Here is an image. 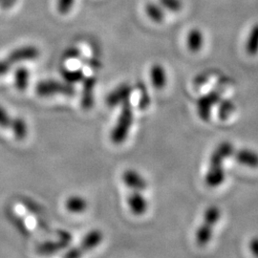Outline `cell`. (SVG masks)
Here are the masks:
<instances>
[{"instance_id":"1","label":"cell","mask_w":258,"mask_h":258,"mask_svg":"<svg viewBox=\"0 0 258 258\" xmlns=\"http://www.w3.org/2000/svg\"><path fill=\"white\" fill-rule=\"evenodd\" d=\"M133 107L131 102L127 100L122 103L117 122L111 131L110 139L112 143L115 145H120L127 139L130 129L133 124Z\"/></svg>"},{"instance_id":"2","label":"cell","mask_w":258,"mask_h":258,"mask_svg":"<svg viewBox=\"0 0 258 258\" xmlns=\"http://www.w3.org/2000/svg\"><path fill=\"white\" fill-rule=\"evenodd\" d=\"M103 240V233L100 230L89 231L82 240L81 244L75 248L69 249L64 254L65 257H80L87 251L97 248Z\"/></svg>"},{"instance_id":"3","label":"cell","mask_w":258,"mask_h":258,"mask_svg":"<svg viewBox=\"0 0 258 258\" xmlns=\"http://www.w3.org/2000/svg\"><path fill=\"white\" fill-rule=\"evenodd\" d=\"M36 92L40 97H48L53 95H64L73 96L76 93V88L72 83H61L57 81H43L37 83Z\"/></svg>"},{"instance_id":"4","label":"cell","mask_w":258,"mask_h":258,"mask_svg":"<svg viewBox=\"0 0 258 258\" xmlns=\"http://www.w3.org/2000/svg\"><path fill=\"white\" fill-rule=\"evenodd\" d=\"M39 55H40V50L38 49V47L28 44V45L19 46L12 50L6 58L12 64L15 65L35 60Z\"/></svg>"},{"instance_id":"5","label":"cell","mask_w":258,"mask_h":258,"mask_svg":"<svg viewBox=\"0 0 258 258\" xmlns=\"http://www.w3.org/2000/svg\"><path fill=\"white\" fill-rule=\"evenodd\" d=\"M221 92L220 90H213L201 97L197 102V110L199 117L204 120L208 121L211 118L212 108L214 104L220 101Z\"/></svg>"},{"instance_id":"6","label":"cell","mask_w":258,"mask_h":258,"mask_svg":"<svg viewBox=\"0 0 258 258\" xmlns=\"http://www.w3.org/2000/svg\"><path fill=\"white\" fill-rule=\"evenodd\" d=\"M72 239V236L67 231H60V239L57 241H47L43 242L40 245H38L37 251L40 254H52L58 250L65 249L70 241Z\"/></svg>"},{"instance_id":"7","label":"cell","mask_w":258,"mask_h":258,"mask_svg":"<svg viewBox=\"0 0 258 258\" xmlns=\"http://www.w3.org/2000/svg\"><path fill=\"white\" fill-rule=\"evenodd\" d=\"M134 91V87L129 83H122L108 94L106 104L109 107H117L129 100V97Z\"/></svg>"},{"instance_id":"8","label":"cell","mask_w":258,"mask_h":258,"mask_svg":"<svg viewBox=\"0 0 258 258\" xmlns=\"http://www.w3.org/2000/svg\"><path fill=\"white\" fill-rule=\"evenodd\" d=\"M83 82V87L81 104L84 110H89L94 105V92H95L94 90L97 84V78L96 77L84 78Z\"/></svg>"},{"instance_id":"9","label":"cell","mask_w":258,"mask_h":258,"mask_svg":"<svg viewBox=\"0 0 258 258\" xmlns=\"http://www.w3.org/2000/svg\"><path fill=\"white\" fill-rule=\"evenodd\" d=\"M234 148L230 142H223L214 149L210 158V166H223L224 161L234 154Z\"/></svg>"},{"instance_id":"10","label":"cell","mask_w":258,"mask_h":258,"mask_svg":"<svg viewBox=\"0 0 258 258\" xmlns=\"http://www.w3.org/2000/svg\"><path fill=\"white\" fill-rule=\"evenodd\" d=\"M122 181L125 185L133 190L144 191L148 187L147 180L134 169H126L122 173Z\"/></svg>"},{"instance_id":"11","label":"cell","mask_w":258,"mask_h":258,"mask_svg":"<svg viewBox=\"0 0 258 258\" xmlns=\"http://www.w3.org/2000/svg\"><path fill=\"white\" fill-rule=\"evenodd\" d=\"M127 204L130 211L135 215H143L148 211V200L140 194L139 190H134L132 194H129Z\"/></svg>"},{"instance_id":"12","label":"cell","mask_w":258,"mask_h":258,"mask_svg":"<svg viewBox=\"0 0 258 258\" xmlns=\"http://www.w3.org/2000/svg\"><path fill=\"white\" fill-rule=\"evenodd\" d=\"M235 160L243 166L250 168L258 167V153L249 148H242L234 153Z\"/></svg>"},{"instance_id":"13","label":"cell","mask_w":258,"mask_h":258,"mask_svg":"<svg viewBox=\"0 0 258 258\" xmlns=\"http://www.w3.org/2000/svg\"><path fill=\"white\" fill-rule=\"evenodd\" d=\"M226 175L223 166H210L205 176V182L211 187H216L223 184Z\"/></svg>"},{"instance_id":"14","label":"cell","mask_w":258,"mask_h":258,"mask_svg":"<svg viewBox=\"0 0 258 258\" xmlns=\"http://www.w3.org/2000/svg\"><path fill=\"white\" fill-rule=\"evenodd\" d=\"M150 80L154 88L162 89L166 86L167 77L164 66L160 63H154L151 66L150 71Z\"/></svg>"},{"instance_id":"15","label":"cell","mask_w":258,"mask_h":258,"mask_svg":"<svg viewBox=\"0 0 258 258\" xmlns=\"http://www.w3.org/2000/svg\"><path fill=\"white\" fill-rule=\"evenodd\" d=\"M166 10L159 2L149 1L145 6V12L148 19L155 23H162L166 19Z\"/></svg>"},{"instance_id":"16","label":"cell","mask_w":258,"mask_h":258,"mask_svg":"<svg viewBox=\"0 0 258 258\" xmlns=\"http://www.w3.org/2000/svg\"><path fill=\"white\" fill-rule=\"evenodd\" d=\"M204 45V35L201 30L194 28L186 36V46L192 53L199 52Z\"/></svg>"},{"instance_id":"17","label":"cell","mask_w":258,"mask_h":258,"mask_svg":"<svg viewBox=\"0 0 258 258\" xmlns=\"http://www.w3.org/2000/svg\"><path fill=\"white\" fill-rule=\"evenodd\" d=\"M88 203L86 199L79 195L70 196L65 202L66 210L71 213H82L86 211Z\"/></svg>"},{"instance_id":"18","label":"cell","mask_w":258,"mask_h":258,"mask_svg":"<svg viewBox=\"0 0 258 258\" xmlns=\"http://www.w3.org/2000/svg\"><path fill=\"white\" fill-rule=\"evenodd\" d=\"M212 233H213V227L204 222L196 231L195 238H196L197 245L200 247L207 246L208 243L212 239Z\"/></svg>"},{"instance_id":"19","label":"cell","mask_w":258,"mask_h":258,"mask_svg":"<svg viewBox=\"0 0 258 258\" xmlns=\"http://www.w3.org/2000/svg\"><path fill=\"white\" fill-rule=\"evenodd\" d=\"M246 52L249 55L258 54V23H255L249 31L246 41Z\"/></svg>"},{"instance_id":"20","label":"cell","mask_w":258,"mask_h":258,"mask_svg":"<svg viewBox=\"0 0 258 258\" xmlns=\"http://www.w3.org/2000/svg\"><path fill=\"white\" fill-rule=\"evenodd\" d=\"M10 129L18 140H24L28 135V125L24 119L20 117H14Z\"/></svg>"},{"instance_id":"21","label":"cell","mask_w":258,"mask_h":258,"mask_svg":"<svg viewBox=\"0 0 258 258\" xmlns=\"http://www.w3.org/2000/svg\"><path fill=\"white\" fill-rule=\"evenodd\" d=\"M30 81V71L25 67H19L15 72V85L19 91L27 88Z\"/></svg>"},{"instance_id":"22","label":"cell","mask_w":258,"mask_h":258,"mask_svg":"<svg viewBox=\"0 0 258 258\" xmlns=\"http://www.w3.org/2000/svg\"><path fill=\"white\" fill-rule=\"evenodd\" d=\"M136 87L138 88L139 92H140V101H139V108L141 110H146L147 108L149 107L150 103H151V99L149 97L148 94V87L146 85V83L142 81H140L137 84Z\"/></svg>"},{"instance_id":"23","label":"cell","mask_w":258,"mask_h":258,"mask_svg":"<svg viewBox=\"0 0 258 258\" xmlns=\"http://www.w3.org/2000/svg\"><path fill=\"white\" fill-rule=\"evenodd\" d=\"M220 217H221L220 209L216 206H212V207H209L204 213V222L213 227L217 222L219 221Z\"/></svg>"},{"instance_id":"24","label":"cell","mask_w":258,"mask_h":258,"mask_svg":"<svg viewBox=\"0 0 258 258\" xmlns=\"http://www.w3.org/2000/svg\"><path fill=\"white\" fill-rule=\"evenodd\" d=\"M235 110V105L231 100H223L218 108V117L222 120H227Z\"/></svg>"},{"instance_id":"25","label":"cell","mask_w":258,"mask_h":258,"mask_svg":"<svg viewBox=\"0 0 258 258\" xmlns=\"http://www.w3.org/2000/svg\"><path fill=\"white\" fill-rule=\"evenodd\" d=\"M61 75L63 77L65 81L69 83H81L84 80V74L83 71L78 69V70H63L61 72Z\"/></svg>"},{"instance_id":"26","label":"cell","mask_w":258,"mask_h":258,"mask_svg":"<svg viewBox=\"0 0 258 258\" xmlns=\"http://www.w3.org/2000/svg\"><path fill=\"white\" fill-rule=\"evenodd\" d=\"M163 8L172 13H178L184 7L183 0H158Z\"/></svg>"},{"instance_id":"27","label":"cell","mask_w":258,"mask_h":258,"mask_svg":"<svg viewBox=\"0 0 258 258\" xmlns=\"http://www.w3.org/2000/svg\"><path fill=\"white\" fill-rule=\"evenodd\" d=\"M76 0H56L55 8L58 14L66 16L74 8Z\"/></svg>"},{"instance_id":"28","label":"cell","mask_w":258,"mask_h":258,"mask_svg":"<svg viewBox=\"0 0 258 258\" xmlns=\"http://www.w3.org/2000/svg\"><path fill=\"white\" fill-rule=\"evenodd\" d=\"M13 120H14V117L10 115L9 112L4 107L0 106V127L10 129Z\"/></svg>"},{"instance_id":"29","label":"cell","mask_w":258,"mask_h":258,"mask_svg":"<svg viewBox=\"0 0 258 258\" xmlns=\"http://www.w3.org/2000/svg\"><path fill=\"white\" fill-rule=\"evenodd\" d=\"M12 66H13V64L10 62L6 57L0 59V77L7 74L10 70L12 69Z\"/></svg>"},{"instance_id":"30","label":"cell","mask_w":258,"mask_h":258,"mask_svg":"<svg viewBox=\"0 0 258 258\" xmlns=\"http://www.w3.org/2000/svg\"><path fill=\"white\" fill-rule=\"evenodd\" d=\"M81 55V51L77 47H72L69 48L67 51H65L64 57L66 59H73V58H78Z\"/></svg>"},{"instance_id":"31","label":"cell","mask_w":258,"mask_h":258,"mask_svg":"<svg viewBox=\"0 0 258 258\" xmlns=\"http://www.w3.org/2000/svg\"><path fill=\"white\" fill-rule=\"evenodd\" d=\"M19 0H0V8L3 10L13 9Z\"/></svg>"},{"instance_id":"32","label":"cell","mask_w":258,"mask_h":258,"mask_svg":"<svg viewBox=\"0 0 258 258\" xmlns=\"http://www.w3.org/2000/svg\"><path fill=\"white\" fill-rule=\"evenodd\" d=\"M249 249L254 256L258 257V237L252 238L249 242Z\"/></svg>"}]
</instances>
